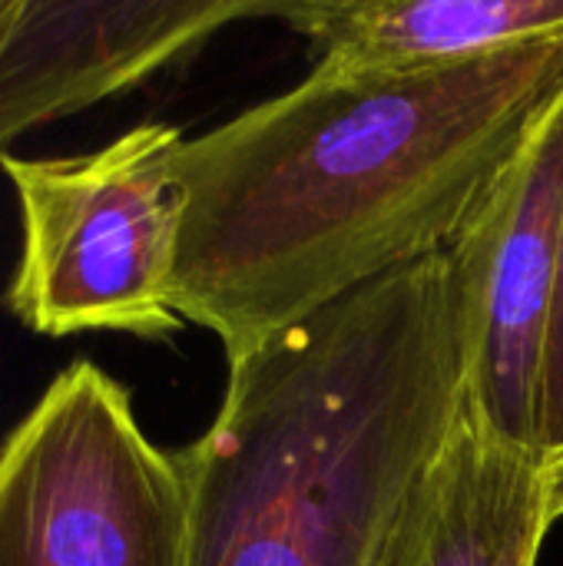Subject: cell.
Here are the masks:
<instances>
[{
  "mask_svg": "<svg viewBox=\"0 0 563 566\" xmlns=\"http://www.w3.org/2000/svg\"><path fill=\"white\" fill-rule=\"evenodd\" d=\"M563 86V33L435 70H312L183 139L173 312L236 361L455 245Z\"/></svg>",
  "mask_w": 563,
  "mask_h": 566,
  "instance_id": "obj_1",
  "label": "cell"
},
{
  "mask_svg": "<svg viewBox=\"0 0 563 566\" xmlns=\"http://www.w3.org/2000/svg\"><path fill=\"white\" fill-rule=\"evenodd\" d=\"M471 365L461 242L229 361L219 415L179 451L186 566H388Z\"/></svg>",
  "mask_w": 563,
  "mask_h": 566,
  "instance_id": "obj_2",
  "label": "cell"
},
{
  "mask_svg": "<svg viewBox=\"0 0 563 566\" xmlns=\"http://www.w3.org/2000/svg\"><path fill=\"white\" fill-rule=\"evenodd\" d=\"M183 139L176 126L139 123L80 156H0L23 226L7 308L30 332L166 342L186 325L169 305L179 229L173 153Z\"/></svg>",
  "mask_w": 563,
  "mask_h": 566,
  "instance_id": "obj_3",
  "label": "cell"
},
{
  "mask_svg": "<svg viewBox=\"0 0 563 566\" xmlns=\"http://www.w3.org/2000/svg\"><path fill=\"white\" fill-rule=\"evenodd\" d=\"M179 451L100 365L63 368L0 451V566H186Z\"/></svg>",
  "mask_w": 563,
  "mask_h": 566,
  "instance_id": "obj_4",
  "label": "cell"
},
{
  "mask_svg": "<svg viewBox=\"0 0 563 566\" xmlns=\"http://www.w3.org/2000/svg\"><path fill=\"white\" fill-rule=\"evenodd\" d=\"M563 226V86L455 239L475 265L468 401L504 444L538 454V411Z\"/></svg>",
  "mask_w": 563,
  "mask_h": 566,
  "instance_id": "obj_5",
  "label": "cell"
},
{
  "mask_svg": "<svg viewBox=\"0 0 563 566\" xmlns=\"http://www.w3.org/2000/svg\"><path fill=\"white\" fill-rule=\"evenodd\" d=\"M285 0H0V156L40 123L116 96L222 27Z\"/></svg>",
  "mask_w": 563,
  "mask_h": 566,
  "instance_id": "obj_6",
  "label": "cell"
},
{
  "mask_svg": "<svg viewBox=\"0 0 563 566\" xmlns=\"http://www.w3.org/2000/svg\"><path fill=\"white\" fill-rule=\"evenodd\" d=\"M557 524L551 468L465 405L388 566H538Z\"/></svg>",
  "mask_w": 563,
  "mask_h": 566,
  "instance_id": "obj_7",
  "label": "cell"
},
{
  "mask_svg": "<svg viewBox=\"0 0 563 566\" xmlns=\"http://www.w3.org/2000/svg\"><path fill=\"white\" fill-rule=\"evenodd\" d=\"M325 73L435 70L563 33V0H285Z\"/></svg>",
  "mask_w": 563,
  "mask_h": 566,
  "instance_id": "obj_8",
  "label": "cell"
},
{
  "mask_svg": "<svg viewBox=\"0 0 563 566\" xmlns=\"http://www.w3.org/2000/svg\"><path fill=\"white\" fill-rule=\"evenodd\" d=\"M538 458L548 468H557L563 461V226L561 259H557V289H554L551 332H548V352H544V378H541Z\"/></svg>",
  "mask_w": 563,
  "mask_h": 566,
  "instance_id": "obj_9",
  "label": "cell"
},
{
  "mask_svg": "<svg viewBox=\"0 0 563 566\" xmlns=\"http://www.w3.org/2000/svg\"><path fill=\"white\" fill-rule=\"evenodd\" d=\"M551 478H554V511H557V521H563V461L557 468H551Z\"/></svg>",
  "mask_w": 563,
  "mask_h": 566,
  "instance_id": "obj_10",
  "label": "cell"
}]
</instances>
